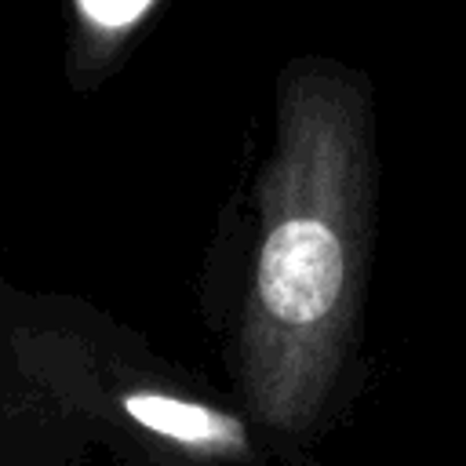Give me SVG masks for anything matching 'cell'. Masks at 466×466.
<instances>
[{
	"mask_svg": "<svg viewBox=\"0 0 466 466\" xmlns=\"http://www.w3.org/2000/svg\"><path fill=\"white\" fill-rule=\"evenodd\" d=\"M160 7V0H69V36H66V80L76 91H95L106 84L131 36Z\"/></svg>",
	"mask_w": 466,
	"mask_h": 466,
	"instance_id": "cell-3",
	"label": "cell"
},
{
	"mask_svg": "<svg viewBox=\"0 0 466 466\" xmlns=\"http://www.w3.org/2000/svg\"><path fill=\"white\" fill-rule=\"evenodd\" d=\"M15 371H22V368H18L11 346H7V339H4V331H0V375H15Z\"/></svg>",
	"mask_w": 466,
	"mask_h": 466,
	"instance_id": "cell-4",
	"label": "cell"
},
{
	"mask_svg": "<svg viewBox=\"0 0 466 466\" xmlns=\"http://www.w3.org/2000/svg\"><path fill=\"white\" fill-rule=\"evenodd\" d=\"M375 109L364 73L306 55L277 76L273 146L255 182V248L226 368L269 444L335 415L357 353L375 240Z\"/></svg>",
	"mask_w": 466,
	"mask_h": 466,
	"instance_id": "cell-1",
	"label": "cell"
},
{
	"mask_svg": "<svg viewBox=\"0 0 466 466\" xmlns=\"http://www.w3.org/2000/svg\"><path fill=\"white\" fill-rule=\"evenodd\" d=\"M0 331L18 368L95 441L116 437V459L258 462L269 455L240 408H222L182 368L69 295H33L0 280Z\"/></svg>",
	"mask_w": 466,
	"mask_h": 466,
	"instance_id": "cell-2",
	"label": "cell"
}]
</instances>
